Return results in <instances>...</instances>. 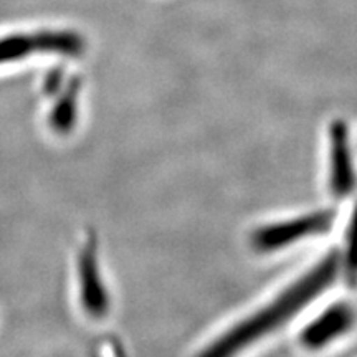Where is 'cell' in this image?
<instances>
[{"instance_id":"cell-1","label":"cell","mask_w":357,"mask_h":357,"mask_svg":"<svg viewBox=\"0 0 357 357\" xmlns=\"http://www.w3.org/2000/svg\"><path fill=\"white\" fill-rule=\"evenodd\" d=\"M339 255L336 250L328 253L323 260L316 263L305 276L296 283L284 289L278 298H275L266 307H263L248 319L242 321L231 328L229 333L218 337L213 344L205 351L208 356H230L242 351L266 334H270L278 326L291 319L296 312L307 306L316 296H319L329 284L336 280L339 271Z\"/></svg>"},{"instance_id":"cell-2","label":"cell","mask_w":357,"mask_h":357,"mask_svg":"<svg viewBox=\"0 0 357 357\" xmlns=\"http://www.w3.org/2000/svg\"><path fill=\"white\" fill-rule=\"evenodd\" d=\"M84 50L82 35L70 30H43L35 33L8 35L0 38V65L19 61L35 53H58L78 56Z\"/></svg>"},{"instance_id":"cell-3","label":"cell","mask_w":357,"mask_h":357,"mask_svg":"<svg viewBox=\"0 0 357 357\" xmlns=\"http://www.w3.org/2000/svg\"><path fill=\"white\" fill-rule=\"evenodd\" d=\"M334 218H336L334 211H319L312 212L310 215L293 218V220L271 223V225L261 227L253 231L252 245L257 252H275V250L300 242L306 236L324 234L333 229Z\"/></svg>"},{"instance_id":"cell-4","label":"cell","mask_w":357,"mask_h":357,"mask_svg":"<svg viewBox=\"0 0 357 357\" xmlns=\"http://www.w3.org/2000/svg\"><path fill=\"white\" fill-rule=\"evenodd\" d=\"M78 273L82 283V305L91 318H102L109 311V296L102 284L100 263H98V245L95 236H89L88 242L79 253Z\"/></svg>"},{"instance_id":"cell-5","label":"cell","mask_w":357,"mask_h":357,"mask_svg":"<svg viewBox=\"0 0 357 357\" xmlns=\"http://www.w3.org/2000/svg\"><path fill=\"white\" fill-rule=\"evenodd\" d=\"M329 154H331V176L329 189L336 197H346L356 187V171L352 162L349 129L341 119L329 128Z\"/></svg>"},{"instance_id":"cell-6","label":"cell","mask_w":357,"mask_h":357,"mask_svg":"<svg viewBox=\"0 0 357 357\" xmlns=\"http://www.w3.org/2000/svg\"><path fill=\"white\" fill-rule=\"evenodd\" d=\"M356 323V312L346 301L334 303L303 329L300 341L307 349H321L346 334Z\"/></svg>"},{"instance_id":"cell-7","label":"cell","mask_w":357,"mask_h":357,"mask_svg":"<svg viewBox=\"0 0 357 357\" xmlns=\"http://www.w3.org/2000/svg\"><path fill=\"white\" fill-rule=\"evenodd\" d=\"M79 93H82V78H71L50 113V126L56 132L68 134L73 129L78 116Z\"/></svg>"},{"instance_id":"cell-8","label":"cell","mask_w":357,"mask_h":357,"mask_svg":"<svg viewBox=\"0 0 357 357\" xmlns=\"http://www.w3.org/2000/svg\"><path fill=\"white\" fill-rule=\"evenodd\" d=\"M344 273L351 287H357V204L349 220L347 229L346 250H344Z\"/></svg>"},{"instance_id":"cell-9","label":"cell","mask_w":357,"mask_h":357,"mask_svg":"<svg viewBox=\"0 0 357 357\" xmlns=\"http://www.w3.org/2000/svg\"><path fill=\"white\" fill-rule=\"evenodd\" d=\"M60 79H61L60 71H55V73H53V75H50V77H48V79H47V84H45V88H47L48 95H52V91H53V93L56 91V89H58V84L61 83Z\"/></svg>"}]
</instances>
